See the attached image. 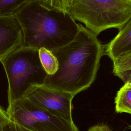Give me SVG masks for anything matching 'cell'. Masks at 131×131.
Here are the masks:
<instances>
[{
  "mask_svg": "<svg viewBox=\"0 0 131 131\" xmlns=\"http://www.w3.org/2000/svg\"><path fill=\"white\" fill-rule=\"evenodd\" d=\"M9 119L32 131H78L73 122L56 116L26 98L9 105Z\"/></svg>",
  "mask_w": 131,
  "mask_h": 131,
  "instance_id": "cell-5",
  "label": "cell"
},
{
  "mask_svg": "<svg viewBox=\"0 0 131 131\" xmlns=\"http://www.w3.org/2000/svg\"><path fill=\"white\" fill-rule=\"evenodd\" d=\"M75 96L69 92L41 85L33 86L25 98L56 116L73 122L72 101Z\"/></svg>",
  "mask_w": 131,
  "mask_h": 131,
  "instance_id": "cell-6",
  "label": "cell"
},
{
  "mask_svg": "<svg viewBox=\"0 0 131 131\" xmlns=\"http://www.w3.org/2000/svg\"><path fill=\"white\" fill-rule=\"evenodd\" d=\"M2 131H32L9 119L4 125Z\"/></svg>",
  "mask_w": 131,
  "mask_h": 131,
  "instance_id": "cell-14",
  "label": "cell"
},
{
  "mask_svg": "<svg viewBox=\"0 0 131 131\" xmlns=\"http://www.w3.org/2000/svg\"><path fill=\"white\" fill-rule=\"evenodd\" d=\"M41 63L48 75L54 74L58 70V63L56 57L52 52L45 48L39 49Z\"/></svg>",
  "mask_w": 131,
  "mask_h": 131,
  "instance_id": "cell-10",
  "label": "cell"
},
{
  "mask_svg": "<svg viewBox=\"0 0 131 131\" xmlns=\"http://www.w3.org/2000/svg\"><path fill=\"white\" fill-rule=\"evenodd\" d=\"M52 53L57 59L58 70L48 75L43 85L76 95L94 81L104 49L97 36L79 24L75 38Z\"/></svg>",
  "mask_w": 131,
  "mask_h": 131,
  "instance_id": "cell-1",
  "label": "cell"
},
{
  "mask_svg": "<svg viewBox=\"0 0 131 131\" xmlns=\"http://www.w3.org/2000/svg\"><path fill=\"white\" fill-rule=\"evenodd\" d=\"M14 15L23 30V47L45 48L52 52L71 42L79 28L69 13L48 9L39 0L30 1Z\"/></svg>",
  "mask_w": 131,
  "mask_h": 131,
  "instance_id": "cell-2",
  "label": "cell"
},
{
  "mask_svg": "<svg viewBox=\"0 0 131 131\" xmlns=\"http://www.w3.org/2000/svg\"><path fill=\"white\" fill-rule=\"evenodd\" d=\"M23 42V30L15 16H0V62Z\"/></svg>",
  "mask_w": 131,
  "mask_h": 131,
  "instance_id": "cell-7",
  "label": "cell"
},
{
  "mask_svg": "<svg viewBox=\"0 0 131 131\" xmlns=\"http://www.w3.org/2000/svg\"><path fill=\"white\" fill-rule=\"evenodd\" d=\"M32 0H0V16L14 15L21 7Z\"/></svg>",
  "mask_w": 131,
  "mask_h": 131,
  "instance_id": "cell-11",
  "label": "cell"
},
{
  "mask_svg": "<svg viewBox=\"0 0 131 131\" xmlns=\"http://www.w3.org/2000/svg\"><path fill=\"white\" fill-rule=\"evenodd\" d=\"M130 127H131V126H130Z\"/></svg>",
  "mask_w": 131,
  "mask_h": 131,
  "instance_id": "cell-19",
  "label": "cell"
},
{
  "mask_svg": "<svg viewBox=\"0 0 131 131\" xmlns=\"http://www.w3.org/2000/svg\"><path fill=\"white\" fill-rule=\"evenodd\" d=\"M115 102L116 111L117 113L131 114V85L124 83L118 91Z\"/></svg>",
  "mask_w": 131,
  "mask_h": 131,
  "instance_id": "cell-9",
  "label": "cell"
},
{
  "mask_svg": "<svg viewBox=\"0 0 131 131\" xmlns=\"http://www.w3.org/2000/svg\"><path fill=\"white\" fill-rule=\"evenodd\" d=\"M8 82V105L24 98L35 86L43 85L48 74L40 61L39 49L20 47L1 61Z\"/></svg>",
  "mask_w": 131,
  "mask_h": 131,
  "instance_id": "cell-3",
  "label": "cell"
},
{
  "mask_svg": "<svg viewBox=\"0 0 131 131\" xmlns=\"http://www.w3.org/2000/svg\"><path fill=\"white\" fill-rule=\"evenodd\" d=\"M9 119L7 112L0 106V130H2L4 125Z\"/></svg>",
  "mask_w": 131,
  "mask_h": 131,
  "instance_id": "cell-15",
  "label": "cell"
},
{
  "mask_svg": "<svg viewBox=\"0 0 131 131\" xmlns=\"http://www.w3.org/2000/svg\"><path fill=\"white\" fill-rule=\"evenodd\" d=\"M0 131H2V130H0Z\"/></svg>",
  "mask_w": 131,
  "mask_h": 131,
  "instance_id": "cell-18",
  "label": "cell"
},
{
  "mask_svg": "<svg viewBox=\"0 0 131 131\" xmlns=\"http://www.w3.org/2000/svg\"><path fill=\"white\" fill-rule=\"evenodd\" d=\"M104 54L113 62V68L131 58V17L119 29L115 37L104 45Z\"/></svg>",
  "mask_w": 131,
  "mask_h": 131,
  "instance_id": "cell-8",
  "label": "cell"
},
{
  "mask_svg": "<svg viewBox=\"0 0 131 131\" xmlns=\"http://www.w3.org/2000/svg\"><path fill=\"white\" fill-rule=\"evenodd\" d=\"M88 131H111L110 128L106 125H97L91 127Z\"/></svg>",
  "mask_w": 131,
  "mask_h": 131,
  "instance_id": "cell-16",
  "label": "cell"
},
{
  "mask_svg": "<svg viewBox=\"0 0 131 131\" xmlns=\"http://www.w3.org/2000/svg\"><path fill=\"white\" fill-rule=\"evenodd\" d=\"M40 4L49 10L68 13L73 0H39Z\"/></svg>",
  "mask_w": 131,
  "mask_h": 131,
  "instance_id": "cell-12",
  "label": "cell"
},
{
  "mask_svg": "<svg viewBox=\"0 0 131 131\" xmlns=\"http://www.w3.org/2000/svg\"><path fill=\"white\" fill-rule=\"evenodd\" d=\"M113 72L125 82L131 74V58L120 66L113 68Z\"/></svg>",
  "mask_w": 131,
  "mask_h": 131,
  "instance_id": "cell-13",
  "label": "cell"
},
{
  "mask_svg": "<svg viewBox=\"0 0 131 131\" xmlns=\"http://www.w3.org/2000/svg\"><path fill=\"white\" fill-rule=\"evenodd\" d=\"M124 83H127L128 84L131 85V74L129 75V76L126 79V80H125Z\"/></svg>",
  "mask_w": 131,
  "mask_h": 131,
  "instance_id": "cell-17",
  "label": "cell"
},
{
  "mask_svg": "<svg viewBox=\"0 0 131 131\" xmlns=\"http://www.w3.org/2000/svg\"><path fill=\"white\" fill-rule=\"evenodd\" d=\"M69 13L96 35L119 30L131 17V0H73Z\"/></svg>",
  "mask_w": 131,
  "mask_h": 131,
  "instance_id": "cell-4",
  "label": "cell"
}]
</instances>
